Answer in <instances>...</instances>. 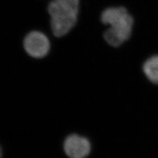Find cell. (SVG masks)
Listing matches in <instances>:
<instances>
[{
    "label": "cell",
    "mask_w": 158,
    "mask_h": 158,
    "mask_svg": "<svg viewBox=\"0 0 158 158\" xmlns=\"http://www.w3.org/2000/svg\"><path fill=\"white\" fill-rule=\"evenodd\" d=\"M101 21L110 26L103 34V38L110 46H120L131 37L133 19L125 8L117 7L105 9L102 13Z\"/></svg>",
    "instance_id": "1"
},
{
    "label": "cell",
    "mask_w": 158,
    "mask_h": 158,
    "mask_svg": "<svg viewBox=\"0 0 158 158\" xmlns=\"http://www.w3.org/2000/svg\"><path fill=\"white\" fill-rule=\"evenodd\" d=\"M80 9V0H52L48 11L53 35L61 38L75 27Z\"/></svg>",
    "instance_id": "2"
},
{
    "label": "cell",
    "mask_w": 158,
    "mask_h": 158,
    "mask_svg": "<svg viewBox=\"0 0 158 158\" xmlns=\"http://www.w3.org/2000/svg\"><path fill=\"white\" fill-rule=\"evenodd\" d=\"M62 148L67 158H88L92 154L93 144L87 136L71 132L64 138Z\"/></svg>",
    "instance_id": "3"
},
{
    "label": "cell",
    "mask_w": 158,
    "mask_h": 158,
    "mask_svg": "<svg viewBox=\"0 0 158 158\" xmlns=\"http://www.w3.org/2000/svg\"><path fill=\"white\" fill-rule=\"evenodd\" d=\"M23 46L28 56L36 60L46 58L51 50L48 37L38 31L28 32L23 39Z\"/></svg>",
    "instance_id": "4"
},
{
    "label": "cell",
    "mask_w": 158,
    "mask_h": 158,
    "mask_svg": "<svg viewBox=\"0 0 158 158\" xmlns=\"http://www.w3.org/2000/svg\"><path fill=\"white\" fill-rule=\"evenodd\" d=\"M142 70L148 81L158 85V56H152L146 59L143 64Z\"/></svg>",
    "instance_id": "5"
},
{
    "label": "cell",
    "mask_w": 158,
    "mask_h": 158,
    "mask_svg": "<svg viewBox=\"0 0 158 158\" xmlns=\"http://www.w3.org/2000/svg\"><path fill=\"white\" fill-rule=\"evenodd\" d=\"M4 156V152H3V148L2 146L0 144V158H3Z\"/></svg>",
    "instance_id": "6"
}]
</instances>
